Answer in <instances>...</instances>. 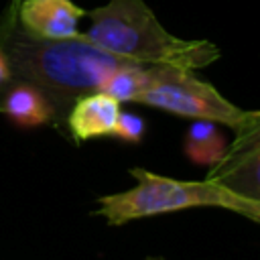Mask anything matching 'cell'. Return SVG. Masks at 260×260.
Instances as JSON below:
<instances>
[{
	"mask_svg": "<svg viewBox=\"0 0 260 260\" xmlns=\"http://www.w3.org/2000/svg\"><path fill=\"white\" fill-rule=\"evenodd\" d=\"M234 134L205 179L260 207V110H254L250 120Z\"/></svg>",
	"mask_w": 260,
	"mask_h": 260,
	"instance_id": "5b68a950",
	"label": "cell"
},
{
	"mask_svg": "<svg viewBox=\"0 0 260 260\" xmlns=\"http://www.w3.org/2000/svg\"><path fill=\"white\" fill-rule=\"evenodd\" d=\"M85 10L73 0H16V20L22 30L47 41L79 37Z\"/></svg>",
	"mask_w": 260,
	"mask_h": 260,
	"instance_id": "8992f818",
	"label": "cell"
},
{
	"mask_svg": "<svg viewBox=\"0 0 260 260\" xmlns=\"http://www.w3.org/2000/svg\"><path fill=\"white\" fill-rule=\"evenodd\" d=\"M228 148V140L219 126L209 120H195L185 134L183 150L195 165H215Z\"/></svg>",
	"mask_w": 260,
	"mask_h": 260,
	"instance_id": "9c48e42d",
	"label": "cell"
},
{
	"mask_svg": "<svg viewBox=\"0 0 260 260\" xmlns=\"http://www.w3.org/2000/svg\"><path fill=\"white\" fill-rule=\"evenodd\" d=\"M144 132H146V122H144L142 116H138L134 112H122L120 110V116H118V122H116L112 138L136 144V142H140L144 138Z\"/></svg>",
	"mask_w": 260,
	"mask_h": 260,
	"instance_id": "8fae6325",
	"label": "cell"
},
{
	"mask_svg": "<svg viewBox=\"0 0 260 260\" xmlns=\"http://www.w3.org/2000/svg\"><path fill=\"white\" fill-rule=\"evenodd\" d=\"M0 49L14 77L35 83L51 98L59 120H65L77 98L100 91L106 77L126 63L81 37L47 41L28 35L16 20V0L0 20Z\"/></svg>",
	"mask_w": 260,
	"mask_h": 260,
	"instance_id": "6da1fadb",
	"label": "cell"
},
{
	"mask_svg": "<svg viewBox=\"0 0 260 260\" xmlns=\"http://www.w3.org/2000/svg\"><path fill=\"white\" fill-rule=\"evenodd\" d=\"M0 112L20 128H37L59 120L51 98L35 83L18 77H12L0 87Z\"/></svg>",
	"mask_w": 260,
	"mask_h": 260,
	"instance_id": "52a82bcc",
	"label": "cell"
},
{
	"mask_svg": "<svg viewBox=\"0 0 260 260\" xmlns=\"http://www.w3.org/2000/svg\"><path fill=\"white\" fill-rule=\"evenodd\" d=\"M85 16L89 26L79 37L124 61L197 71L221 57L219 47L207 39L171 35L144 0H108Z\"/></svg>",
	"mask_w": 260,
	"mask_h": 260,
	"instance_id": "7a4b0ae2",
	"label": "cell"
},
{
	"mask_svg": "<svg viewBox=\"0 0 260 260\" xmlns=\"http://www.w3.org/2000/svg\"><path fill=\"white\" fill-rule=\"evenodd\" d=\"M144 260H165V258H160V256H148V258H144Z\"/></svg>",
	"mask_w": 260,
	"mask_h": 260,
	"instance_id": "7c38bea8",
	"label": "cell"
},
{
	"mask_svg": "<svg viewBox=\"0 0 260 260\" xmlns=\"http://www.w3.org/2000/svg\"><path fill=\"white\" fill-rule=\"evenodd\" d=\"M134 187L104 195L98 199L95 215H102L108 225H124L134 219H144L162 213H175L193 207H217L234 211L246 219L260 223V207L230 193L217 183L183 181L162 177L146 169H130Z\"/></svg>",
	"mask_w": 260,
	"mask_h": 260,
	"instance_id": "3957f363",
	"label": "cell"
},
{
	"mask_svg": "<svg viewBox=\"0 0 260 260\" xmlns=\"http://www.w3.org/2000/svg\"><path fill=\"white\" fill-rule=\"evenodd\" d=\"M120 116V102L104 91H91L77 98L67 110L65 122L77 142L114 136Z\"/></svg>",
	"mask_w": 260,
	"mask_h": 260,
	"instance_id": "ba28073f",
	"label": "cell"
},
{
	"mask_svg": "<svg viewBox=\"0 0 260 260\" xmlns=\"http://www.w3.org/2000/svg\"><path fill=\"white\" fill-rule=\"evenodd\" d=\"M150 67L152 65L126 61L124 65H120L116 71H112L106 77L100 91L112 95L120 104L122 102H134L146 89V85L150 81Z\"/></svg>",
	"mask_w": 260,
	"mask_h": 260,
	"instance_id": "30bf717a",
	"label": "cell"
},
{
	"mask_svg": "<svg viewBox=\"0 0 260 260\" xmlns=\"http://www.w3.org/2000/svg\"><path fill=\"white\" fill-rule=\"evenodd\" d=\"M134 104L191 120H209L232 130L244 126L254 114V110H244L232 104L219 93V89L199 79L193 71L171 65L150 67V81Z\"/></svg>",
	"mask_w": 260,
	"mask_h": 260,
	"instance_id": "277c9868",
	"label": "cell"
}]
</instances>
